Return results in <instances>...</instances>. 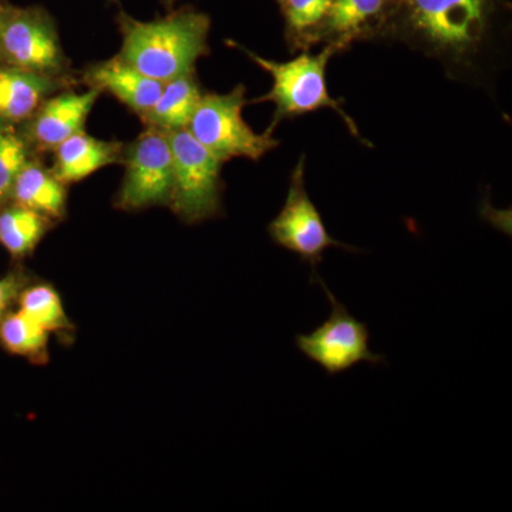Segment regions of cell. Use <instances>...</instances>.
<instances>
[{
    "instance_id": "obj_6",
    "label": "cell",
    "mask_w": 512,
    "mask_h": 512,
    "mask_svg": "<svg viewBox=\"0 0 512 512\" xmlns=\"http://www.w3.org/2000/svg\"><path fill=\"white\" fill-rule=\"evenodd\" d=\"M0 57L8 66L60 80L67 59L55 20L40 8L2 9Z\"/></svg>"
},
{
    "instance_id": "obj_26",
    "label": "cell",
    "mask_w": 512,
    "mask_h": 512,
    "mask_svg": "<svg viewBox=\"0 0 512 512\" xmlns=\"http://www.w3.org/2000/svg\"><path fill=\"white\" fill-rule=\"evenodd\" d=\"M111 2H117V0H111Z\"/></svg>"
},
{
    "instance_id": "obj_5",
    "label": "cell",
    "mask_w": 512,
    "mask_h": 512,
    "mask_svg": "<svg viewBox=\"0 0 512 512\" xmlns=\"http://www.w3.org/2000/svg\"><path fill=\"white\" fill-rule=\"evenodd\" d=\"M330 303V316L309 335H296L295 345L303 356L322 367L329 376L348 372L359 363L386 365V357L370 350V332L349 309L315 276Z\"/></svg>"
},
{
    "instance_id": "obj_24",
    "label": "cell",
    "mask_w": 512,
    "mask_h": 512,
    "mask_svg": "<svg viewBox=\"0 0 512 512\" xmlns=\"http://www.w3.org/2000/svg\"><path fill=\"white\" fill-rule=\"evenodd\" d=\"M278 2H279V3H282V2H284V0H278Z\"/></svg>"
},
{
    "instance_id": "obj_2",
    "label": "cell",
    "mask_w": 512,
    "mask_h": 512,
    "mask_svg": "<svg viewBox=\"0 0 512 512\" xmlns=\"http://www.w3.org/2000/svg\"><path fill=\"white\" fill-rule=\"evenodd\" d=\"M229 46L238 47L261 69L272 76V89L269 93L252 100L251 103H274V121L268 130L274 133V128L279 121L286 117L302 116L320 109H332L342 117L348 126L350 133L356 138L360 137L359 128L355 121L345 113L338 100L330 96L328 82H326V69L329 60L343 49L336 43H328L316 55L302 53L289 62L278 63L265 59L252 53L251 50L239 46L238 43L229 42Z\"/></svg>"
},
{
    "instance_id": "obj_9",
    "label": "cell",
    "mask_w": 512,
    "mask_h": 512,
    "mask_svg": "<svg viewBox=\"0 0 512 512\" xmlns=\"http://www.w3.org/2000/svg\"><path fill=\"white\" fill-rule=\"evenodd\" d=\"M407 15L431 47L460 55L483 37L487 0H407Z\"/></svg>"
},
{
    "instance_id": "obj_13",
    "label": "cell",
    "mask_w": 512,
    "mask_h": 512,
    "mask_svg": "<svg viewBox=\"0 0 512 512\" xmlns=\"http://www.w3.org/2000/svg\"><path fill=\"white\" fill-rule=\"evenodd\" d=\"M59 82L8 64L0 66V127L29 120Z\"/></svg>"
},
{
    "instance_id": "obj_19",
    "label": "cell",
    "mask_w": 512,
    "mask_h": 512,
    "mask_svg": "<svg viewBox=\"0 0 512 512\" xmlns=\"http://www.w3.org/2000/svg\"><path fill=\"white\" fill-rule=\"evenodd\" d=\"M49 332L23 312H9L0 322V342L9 352L39 360L46 356Z\"/></svg>"
},
{
    "instance_id": "obj_4",
    "label": "cell",
    "mask_w": 512,
    "mask_h": 512,
    "mask_svg": "<svg viewBox=\"0 0 512 512\" xmlns=\"http://www.w3.org/2000/svg\"><path fill=\"white\" fill-rule=\"evenodd\" d=\"M173 153L170 207L185 222H201L221 212L222 163L188 130L167 131Z\"/></svg>"
},
{
    "instance_id": "obj_3",
    "label": "cell",
    "mask_w": 512,
    "mask_h": 512,
    "mask_svg": "<svg viewBox=\"0 0 512 512\" xmlns=\"http://www.w3.org/2000/svg\"><path fill=\"white\" fill-rule=\"evenodd\" d=\"M247 106V87L238 84L225 94H202L187 130L222 164L232 158L258 161L279 146L272 131L256 133L242 116Z\"/></svg>"
},
{
    "instance_id": "obj_8",
    "label": "cell",
    "mask_w": 512,
    "mask_h": 512,
    "mask_svg": "<svg viewBox=\"0 0 512 512\" xmlns=\"http://www.w3.org/2000/svg\"><path fill=\"white\" fill-rule=\"evenodd\" d=\"M268 232L276 245L288 249L312 266V281L318 275V266L326 249L342 248L357 252V249L330 237L322 215L306 191L303 157L292 171L284 208L269 224Z\"/></svg>"
},
{
    "instance_id": "obj_11",
    "label": "cell",
    "mask_w": 512,
    "mask_h": 512,
    "mask_svg": "<svg viewBox=\"0 0 512 512\" xmlns=\"http://www.w3.org/2000/svg\"><path fill=\"white\" fill-rule=\"evenodd\" d=\"M86 82L101 93L111 94L138 117L154 106L164 87V83L138 72L119 55L92 64L86 70Z\"/></svg>"
},
{
    "instance_id": "obj_21",
    "label": "cell",
    "mask_w": 512,
    "mask_h": 512,
    "mask_svg": "<svg viewBox=\"0 0 512 512\" xmlns=\"http://www.w3.org/2000/svg\"><path fill=\"white\" fill-rule=\"evenodd\" d=\"M29 161V146L10 127H0V208L10 201L13 183Z\"/></svg>"
},
{
    "instance_id": "obj_25",
    "label": "cell",
    "mask_w": 512,
    "mask_h": 512,
    "mask_svg": "<svg viewBox=\"0 0 512 512\" xmlns=\"http://www.w3.org/2000/svg\"><path fill=\"white\" fill-rule=\"evenodd\" d=\"M0 16H2V9H0Z\"/></svg>"
},
{
    "instance_id": "obj_7",
    "label": "cell",
    "mask_w": 512,
    "mask_h": 512,
    "mask_svg": "<svg viewBox=\"0 0 512 512\" xmlns=\"http://www.w3.org/2000/svg\"><path fill=\"white\" fill-rule=\"evenodd\" d=\"M126 173L117 204L127 211L168 205L173 191V153L167 131L147 127L123 153Z\"/></svg>"
},
{
    "instance_id": "obj_20",
    "label": "cell",
    "mask_w": 512,
    "mask_h": 512,
    "mask_svg": "<svg viewBox=\"0 0 512 512\" xmlns=\"http://www.w3.org/2000/svg\"><path fill=\"white\" fill-rule=\"evenodd\" d=\"M19 311L42 326L47 332L69 328L66 312L52 286L36 285L23 289L19 295Z\"/></svg>"
},
{
    "instance_id": "obj_14",
    "label": "cell",
    "mask_w": 512,
    "mask_h": 512,
    "mask_svg": "<svg viewBox=\"0 0 512 512\" xmlns=\"http://www.w3.org/2000/svg\"><path fill=\"white\" fill-rule=\"evenodd\" d=\"M66 185L37 161H28L16 175L10 201L59 220L66 211Z\"/></svg>"
},
{
    "instance_id": "obj_15",
    "label": "cell",
    "mask_w": 512,
    "mask_h": 512,
    "mask_svg": "<svg viewBox=\"0 0 512 512\" xmlns=\"http://www.w3.org/2000/svg\"><path fill=\"white\" fill-rule=\"evenodd\" d=\"M201 97V87L195 72L184 74L164 83L156 103L141 114L140 119L146 127L158 130H187Z\"/></svg>"
},
{
    "instance_id": "obj_10",
    "label": "cell",
    "mask_w": 512,
    "mask_h": 512,
    "mask_svg": "<svg viewBox=\"0 0 512 512\" xmlns=\"http://www.w3.org/2000/svg\"><path fill=\"white\" fill-rule=\"evenodd\" d=\"M100 90L63 92L47 97L30 117L29 140L40 150H55L64 140L84 130L87 117L100 97Z\"/></svg>"
},
{
    "instance_id": "obj_22",
    "label": "cell",
    "mask_w": 512,
    "mask_h": 512,
    "mask_svg": "<svg viewBox=\"0 0 512 512\" xmlns=\"http://www.w3.org/2000/svg\"><path fill=\"white\" fill-rule=\"evenodd\" d=\"M25 285V276L18 272H12V274L0 278V322L8 315L13 303L18 302Z\"/></svg>"
},
{
    "instance_id": "obj_16",
    "label": "cell",
    "mask_w": 512,
    "mask_h": 512,
    "mask_svg": "<svg viewBox=\"0 0 512 512\" xmlns=\"http://www.w3.org/2000/svg\"><path fill=\"white\" fill-rule=\"evenodd\" d=\"M390 0H332L319 40L328 39L343 49L367 35L382 19Z\"/></svg>"
},
{
    "instance_id": "obj_12",
    "label": "cell",
    "mask_w": 512,
    "mask_h": 512,
    "mask_svg": "<svg viewBox=\"0 0 512 512\" xmlns=\"http://www.w3.org/2000/svg\"><path fill=\"white\" fill-rule=\"evenodd\" d=\"M53 174L64 185L79 183L101 168L123 158L124 147L119 141L100 140L79 131L55 148Z\"/></svg>"
},
{
    "instance_id": "obj_18",
    "label": "cell",
    "mask_w": 512,
    "mask_h": 512,
    "mask_svg": "<svg viewBox=\"0 0 512 512\" xmlns=\"http://www.w3.org/2000/svg\"><path fill=\"white\" fill-rule=\"evenodd\" d=\"M286 30L293 47L308 50L319 42L320 30L328 16L332 0H284Z\"/></svg>"
},
{
    "instance_id": "obj_1",
    "label": "cell",
    "mask_w": 512,
    "mask_h": 512,
    "mask_svg": "<svg viewBox=\"0 0 512 512\" xmlns=\"http://www.w3.org/2000/svg\"><path fill=\"white\" fill-rule=\"evenodd\" d=\"M117 22L123 37L121 59L158 82L194 73L198 60L210 55L211 19L198 10H174L150 22L121 12Z\"/></svg>"
},
{
    "instance_id": "obj_23",
    "label": "cell",
    "mask_w": 512,
    "mask_h": 512,
    "mask_svg": "<svg viewBox=\"0 0 512 512\" xmlns=\"http://www.w3.org/2000/svg\"><path fill=\"white\" fill-rule=\"evenodd\" d=\"M165 2V5L167 6H173L175 2H177V0H164Z\"/></svg>"
},
{
    "instance_id": "obj_17",
    "label": "cell",
    "mask_w": 512,
    "mask_h": 512,
    "mask_svg": "<svg viewBox=\"0 0 512 512\" xmlns=\"http://www.w3.org/2000/svg\"><path fill=\"white\" fill-rule=\"evenodd\" d=\"M49 218L15 202L0 208V245L15 258L29 255L49 227Z\"/></svg>"
}]
</instances>
